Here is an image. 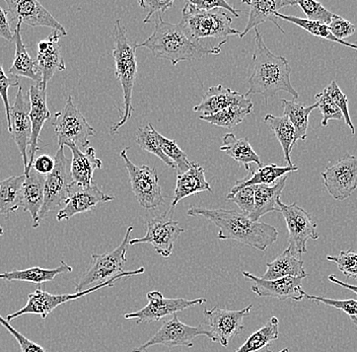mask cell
Returning <instances> with one entry per match:
<instances>
[{"instance_id": "obj_1", "label": "cell", "mask_w": 357, "mask_h": 352, "mask_svg": "<svg viewBox=\"0 0 357 352\" xmlns=\"http://www.w3.org/2000/svg\"><path fill=\"white\" fill-rule=\"evenodd\" d=\"M187 215L205 218L218 227V240H236L261 252L266 251L278 239L275 227L265 222H254L249 216L236 211L191 207Z\"/></svg>"}, {"instance_id": "obj_2", "label": "cell", "mask_w": 357, "mask_h": 352, "mask_svg": "<svg viewBox=\"0 0 357 352\" xmlns=\"http://www.w3.org/2000/svg\"><path fill=\"white\" fill-rule=\"evenodd\" d=\"M255 51L253 58V73L248 80L249 90L245 97L262 95L265 104L269 98L275 97L279 91H285L298 99L300 93L296 91L291 84V66H289L287 58L274 54L269 50L264 42L262 33L258 28L255 30Z\"/></svg>"}, {"instance_id": "obj_3", "label": "cell", "mask_w": 357, "mask_h": 352, "mask_svg": "<svg viewBox=\"0 0 357 352\" xmlns=\"http://www.w3.org/2000/svg\"><path fill=\"white\" fill-rule=\"evenodd\" d=\"M227 42H220L218 46L206 47L200 42L190 39L180 24L167 23L162 19V15H158L155 19L153 34L149 36L139 47L149 49L153 56L167 59L173 66L182 61L201 59L207 55H218L222 47Z\"/></svg>"}, {"instance_id": "obj_4", "label": "cell", "mask_w": 357, "mask_h": 352, "mask_svg": "<svg viewBox=\"0 0 357 352\" xmlns=\"http://www.w3.org/2000/svg\"><path fill=\"white\" fill-rule=\"evenodd\" d=\"M113 57L115 60L117 79L121 84L123 91V112L121 119L115 125L111 127L112 135L118 132L122 126L127 123L134 111L132 107V93L134 82L137 75V59L136 50L138 44L129 39L127 36L126 26L122 20H117L113 29Z\"/></svg>"}, {"instance_id": "obj_5", "label": "cell", "mask_w": 357, "mask_h": 352, "mask_svg": "<svg viewBox=\"0 0 357 352\" xmlns=\"http://www.w3.org/2000/svg\"><path fill=\"white\" fill-rule=\"evenodd\" d=\"M233 17L223 10H201L188 1L182 10L180 26L190 39L200 42L204 38H214L220 42H227L229 36L241 32L231 26Z\"/></svg>"}, {"instance_id": "obj_6", "label": "cell", "mask_w": 357, "mask_h": 352, "mask_svg": "<svg viewBox=\"0 0 357 352\" xmlns=\"http://www.w3.org/2000/svg\"><path fill=\"white\" fill-rule=\"evenodd\" d=\"M132 231L133 227H128L124 239L117 248L106 253L91 255V266L75 285V293H80L96 285L110 282L113 278L126 273L124 266Z\"/></svg>"}, {"instance_id": "obj_7", "label": "cell", "mask_w": 357, "mask_h": 352, "mask_svg": "<svg viewBox=\"0 0 357 352\" xmlns=\"http://www.w3.org/2000/svg\"><path fill=\"white\" fill-rule=\"evenodd\" d=\"M144 267H140V268L136 269L134 271H126V273L113 278L110 282L98 284L96 286L86 289V291L70 293V295H52V293H48V291H43V289H36L33 293L28 296V302H26V306L15 312V313L8 315L6 320L8 322H10V321L22 317L24 315H37L40 316L42 319H46L54 311L56 307L61 306V305L66 304V303L71 302V300H78V298H82V296L95 293V291L104 289V287H113L114 285L123 280V278L140 275V274H144Z\"/></svg>"}, {"instance_id": "obj_8", "label": "cell", "mask_w": 357, "mask_h": 352, "mask_svg": "<svg viewBox=\"0 0 357 352\" xmlns=\"http://www.w3.org/2000/svg\"><path fill=\"white\" fill-rule=\"evenodd\" d=\"M52 125L57 135L59 148L71 144L80 151L89 148V138L96 135L95 129L89 125L71 95L67 98L64 108L55 114Z\"/></svg>"}, {"instance_id": "obj_9", "label": "cell", "mask_w": 357, "mask_h": 352, "mask_svg": "<svg viewBox=\"0 0 357 352\" xmlns=\"http://www.w3.org/2000/svg\"><path fill=\"white\" fill-rule=\"evenodd\" d=\"M253 305H249L245 309L238 311L220 309L215 307L212 309L203 311V323L201 326L211 334L212 342L220 343L223 347L233 341L236 336L244 332V319L251 314Z\"/></svg>"}, {"instance_id": "obj_10", "label": "cell", "mask_w": 357, "mask_h": 352, "mask_svg": "<svg viewBox=\"0 0 357 352\" xmlns=\"http://www.w3.org/2000/svg\"><path fill=\"white\" fill-rule=\"evenodd\" d=\"M54 159V169L45 179L44 204L40 211L39 224L49 213L64 204L73 185L70 160L64 155V148L58 149Z\"/></svg>"}, {"instance_id": "obj_11", "label": "cell", "mask_w": 357, "mask_h": 352, "mask_svg": "<svg viewBox=\"0 0 357 352\" xmlns=\"http://www.w3.org/2000/svg\"><path fill=\"white\" fill-rule=\"evenodd\" d=\"M128 148H124L120 153V157L124 162L130 178L131 190L137 199L140 206L145 209H155L166 204L162 194L158 174L155 168L147 166L138 167L134 164L127 157Z\"/></svg>"}, {"instance_id": "obj_12", "label": "cell", "mask_w": 357, "mask_h": 352, "mask_svg": "<svg viewBox=\"0 0 357 352\" xmlns=\"http://www.w3.org/2000/svg\"><path fill=\"white\" fill-rule=\"evenodd\" d=\"M198 336H206L211 339V334L201 325L194 327L185 324L178 320L177 314H175L162 325L155 335L151 336L144 344L135 347L132 349V352H145L149 347L155 345H165L169 349H173V347L191 349L194 346L193 340Z\"/></svg>"}, {"instance_id": "obj_13", "label": "cell", "mask_w": 357, "mask_h": 352, "mask_svg": "<svg viewBox=\"0 0 357 352\" xmlns=\"http://www.w3.org/2000/svg\"><path fill=\"white\" fill-rule=\"evenodd\" d=\"M278 205L289 229V247L303 256L307 251V240H317L320 237L318 226L311 215L298 204L287 205L280 200Z\"/></svg>"}, {"instance_id": "obj_14", "label": "cell", "mask_w": 357, "mask_h": 352, "mask_svg": "<svg viewBox=\"0 0 357 352\" xmlns=\"http://www.w3.org/2000/svg\"><path fill=\"white\" fill-rule=\"evenodd\" d=\"M149 300L146 306L139 311L134 313L125 314L124 318L127 320L135 319L136 324H144V323L158 322L162 319L175 315L178 312L185 311L195 306L206 303L203 298L196 300H186V298H167L158 291H149L146 293Z\"/></svg>"}, {"instance_id": "obj_15", "label": "cell", "mask_w": 357, "mask_h": 352, "mask_svg": "<svg viewBox=\"0 0 357 352\" xmlns=\"http://www.w3.org/2000/svg\"><path fill=\"white\" fill-rule=\"evenodd\" d=\"M321 175L330 195L335 200L344 201L357 188V157L346 153Z\"/></svg>"}, {"instance_id": "obj_16", "label": "cell", "mask_w": 357, "mask_h": 352, "mask_svg": "<svg viewBox=\"0 0 357 352\" xmlns=\"http://www.w3.org/2000/svg\"><path fill=\"white\" fill-rule=\"evenodd\" d=\"M184 233V229L173 220V215L153 218L146 224V233L139 239H131L130 246L138 244H151L158 255L169 258L173 253L174 244Z\"/></svg>"}, {"instance_id": "obj_17", "label": "cell", "mask_w": 357, "mask_h": 352, "mask_svg": "<svg viewBox=\"0 0 357 352\" xmlns=\"http://www.w3.org/2000/svg\"><path fill=\"white\" fill-rule=\"evenodd\" d=\"M31 105L29 97L24 95L19 86L15 101L10 106V127L8 132L15 140L24 162V171L29 166L28 149L30 146L32 123L30 118Z\"/></svg>"}, {"instance_id": "obj_18", "label": "cell", "mask_w": 357, "mask_h": 352, "mask_svg": "<svg viewBox=\"0 0 357 352\" xmlns=\"http://www.w3.org/2000/svg\"><path fill=\"white\" fill-rule=\"evenodd\" d=\"M245 278L252 282V291L260 298H275L279 300H296L301 302L305 300V291H303V277H284L279 280H265L254 274L243 271Z\"/></svg>"}, {"instance_id": "obj_19", "label": "cell", "mask_w": 357, "mask_h": 352, "mask_svg": "<svg viewBox=\"0 0 357 352\" xmlns=\"http://www.w3.org/2000/svg\"><path fill=\"white\" fill-rule=\"evenodd\" d=\"M8 15L13 22L33 26H45L58 31L64 36L67 31L37 0H6Z\"/></svg>"}, {"instance_id": "obj_20", "label": "cell", "mask_w": 357, "mask_h": 352, "mask_svg": "<svg viewBox=\"0 0 357 352\" xmlns=\"http://www.w3.org/2000/svg\"><path fill=\"white\" fill-rule=\"evenodd\" d=\"M114 199V196L102 192L96 183L91 187H80L73 183L63 208L58 213L57 220H69L75 215L93 211L98 204H107Z\"/></svg>"}, {"instance_id": "obj_21", "label": "cell", "mask_w": 357, "mask_h": 352, "mask_svg": "<svg viewBox=\"0 0 357 352\" xmlns=\"http://www.w3.org/2000/svg\"><path fill=\"white\" fill-rule=\"evenodd\" d=\"M66 37L58 31H53L46 39L41 40L37 47L38 71L42 77L41 86L47 89L48 82L54 77L57 71L66 69V62L62 57L61 47L59 45L60 38Z\"/></svg>"}, {"instance_id": "obj_22", "label": "cell", "mask_w": 357, "mask_h": 352, "mask_svg": "<svg viewBox=\"0 0 357 352\" xmlns=\"http://www.w3.org/2000/svg\"><path fill=\"white\" fill-rule=\"evenodd\" d=\"M29 100H30L31 111L30 118L32 123V135H31L30 146H29V166L24 175L28 176L32 170L36 153L40 151V135L44 124L51 118V113L47 107V89L42 86L32 84L29 91Z\"/></svg>"}, {"instance_id": "obj_23", "label": "cell", "mask_w": 357, "mask_h": 352, "mask_svg": "<svg viewBox=\"0 0 357 352\" xmlns=\"http://www.w3.org/2000/svg\"><path fill=\"white\" fill-rule=\"evenodd\" d=\"M231 106H240L251 110L254 107L251 99L245 95L222 86H216L207 90L202 101L194 107L193 110L202 113V116H211Z\"/></svg>"}, {"instance_id": "obj_24", "label": "cell", "mask_w": 357, "mask_h": 352, "mask_svg": "<svg viewBox=\"0 0 357 352\" xmlns=\"http://www.w3.org/2000/svg\"><path fill=\"white\" fill-rule=\"evenodd\" d=\"M73 153L70 162V171L73 183L80 187H91L95 184L93 173L102 169V160L98 159L93 148H88L86 151H80L75 146H67Z\"/></svg>"}, {"instance_id": "obj_25", "label": "cell", "mask_w": 357, "mask_h": 352, "mask_svg": "<svg viewBox=\"0 0 357 352\" xmlns=\"http://www.w3.org/2000/svg\"><path fill=\"white\" fill-rule=\"evenodd\" d=\"M243 3L250 6L249 19L245 24L244 31L241 32L240 38L243 39L250 31L255 30L257 26L265 22H272L280 30L282 34H285L284 30L279 26L278 17L274 13L284 6H296L294 0H267V1H250L244 0Z\"/></svg>"}, {"instance_id": "obj_26", "label": "cell", "mask_w": 357, "mask_h": 352, "mask_svg": "<svg viewBox=\"0 0 357 352\" xmlns=\"http://www.w3.org/2000/svg\"><path fill=\"white\" fill-rule=\"evenodd\" d=\"M204 191L212 192L211 184L205 178V170L197 162H191L189 170L178 175L169 213L174 215V209L181 200Z\"/></svg>"}, {"instance_id": "obj_27", "label": "cell", "mask_w": 357, "mask_h": 352, "mask_svg": "<svg viewBox=\"0 0 357 352\" xmlns=\"http://www.w3.org/2000/svg\"><path fill=\"white\" fill-rule=\"evenodd\" d=\"M263 280H274L284 277H307L305 262L290 247H287L273 261L268 262Z\"/></svg>"}, {"instance_id": "obj_28", "label": "cell", "mask_w": 357, "mask_h": 352, "mask_svg": "<svg viewBox=\"0 0 357 352\" xmlns=\"http://www.w3.org/2000/svg\"><path fill=\"white\" fill-rule=\"evenodd\" d=\"M22 23H17L15 29V52L13 64L10 68V75L13 77H26L33 80L37 86H41L42 77L38 71L36 60L29 54L28 49L24 45L22 38Z\"/></svg>"}, {"instance_id": "obj_29", "label": "cell", "mask_w": 357, "mask_h": 352, "mask_svg": "<svg viewBox=\"0 0 357 352\" xmlns=\"http://www.w3.org/2000/svg\"><path fill=\"white\" fill-rule=\"evenodd\" d=\"M287 177L279 179L272 185H256L254 186V198L255 206L249 217L254 222H259L262 216L272 211L280 213L278 202L280 201L281 193L287 184Z\"/></svg>"}, {"instance_id": "obj_30", "label": "cell", "mask_w": 357, "mask_h": 352, "mask_svg": "<svg viewBox=\"0 0 357 352\" xmlns=\"http://www.w3.org/2000/svg\"><path fill=\"white\" fill-rule=\"evenodd\" d=\"M45 179V176L40 175L32 169L26 176L22 186V207L32 216L33 229H38L40 226L39 215L44 204Z\"/></svg>"}, {"instance_id": "obj_31", "label": "cell", "mask_w": 357, "mask_h": 352, "mask_svg": "<svg viewBox=\"0 0 357 352\" xmlns=\"http://www.w3.org/2000/svg\"><path fill=\"white\" fill-rule=\"evenodd\" d=\"M248 175L244 179L236 181V185L231 188V192L227 195H234V193L240 191L241 189L256 185H272L278 181L281 178L287 176V174L298 171V167H281L275 164H268L261 168H254L251 164L248 169Z\"/></svg>"}, {"instance_id": "obj_32", "label": "cell", "mask_w": 357, "mask_h": 352, "mask_svg": "<svg viewBox=\"0 0 357 352\" xmlns=\"http://www.w3.org/2000/svg\"><path fill=\"white\" fill-rule=\"evenodd\" d=\"M73 273V267L66 264L63 260L56 268H41V267H31L22 270L8 271L0 273V280L8 282H24L33 284H43L45 282H52L56 276L64 273Z\"/></svg>"}, {"instance_id": "obj_33", "label": "cell", "mask_w": 357, "mask_h": 352, "mask_svg": "<svg viewBox=\"0 0 357 352\" xmlns=\"http://www.w3.org/2000/svg\"><path fill=\"white\" fill-rule=\"evenodd\" d=\"M222 141L220 151L233 158L236 162L244 164L245 170H248L251 164H257L258 168L262 167L260 158L252 148L248 138H236L234 133H227L223 137Z\"/></svg>"}, {"instance_id": "obj_34", "label": "cell", "mask_w": 357, "mask_h": 352, "mask_svg": "<svg viewBox=\"0 0 357 352\" xmlns=\"http://www.w3.org/2000/svg\"><path fill=\"white\" fill-rule=\"evenodd\" d=\"M264 122L271 128L278 138L283 153H284V160L289 167H294L292 164L291 155L292 148L296 144V130L294 127L290 123L289 118L285 116H274L272 114H267L264 118Z\"/></svg>"}, {"instance_id": "obj_35", "label": "cell", "mask_w": 357, "mask_h": 352, "mask_svg": "<svg viewBox=\"0 0 357 352\" xmlns=\"http://www.w3.org/2000/svg\"><path fill=\"white\" fill-rule=\"evenodd\" d=\"M26 175L11 176L0 181V215H8L22 207Z\"/></svg>"}, {"instance_id": "obj_36", "label": "cell", "mask_w": 357, "mask_h": 352, "mask_svg": "<svg viewBox=\"0 0 357 352\" xmlns=\"http://www.w3.org/2000/svg\"><path fill=\"white\" fill-rule=\"evenodd\" d=\"M281 102L283 105V116L289 118L290 123L296 130V142L298 140L307 139L310 115L314 109L318 108V104L316 102L311 106H305L301 102L287 101L284 99L281 100Z\"/></svg>"}, {"instance_id": "obj_37", "label": "cell", "mask_w": 357, "mask_h": 352, "mask_svg": "<svg viewBox=\"0 0 357 352\" xmlns=\"http://www.w3.org/2000/svg\"><path fill=\"white\" fill-rule=\"evenodd\" d=\"M279 336V320L276 317L269 320L260 329L252 333L242 346L234 352H256L269 346L270 343L278 340Z\"/></svg>"}, {"instance_id": "obj_38", "label": "cell", "mask_w": 357, "mask_h": 352, "mask_svg": "<svg viewBox=\"0 0 357 352\" xmlns=\"http://www.w3.org/2000/svg\"><path fill=\"white\" fill-rule=\"evenodd\" d=\"M278 19L283 20V21L289 22V23L296 24L300 26L303 30L307 31L310 34L314 36V37L321 38V39L327 40V41L334 42V43L341 44V45L348 47V48L354 49L357 52V44L348 43L346 41H341V40L335 38L330 31L329 26L327 24L318 23V22L309 21L307 19H301V17H294V15H283V13H274Z\"/></svg>"}, {"instance_id": "obj_39", "label": "cell", "mask_w": 357, "mask_h": 352, "mask_svg": "<svg viewBox=\"0 0 357 352\" xmlns=\"http://www.w3.org/2000/svg\"><path fill=\"white\" fill-rule=\"evenodd\" d=\"M251 109L243 108L240 106H231L223 109L220 112L211 116H200V120L211 123L212 125L231 129L244 122L245 118L251 114Z\"/></svg>"}, {"instance_id": "obj_40", "label": "cell", "mask_w": 357, "mask_h": 352, "mask_svg": "<svg viewBox=\"0 0 357 352\" xmlns=\"http://www.w3.org/2000/svg\"><path fill=\"white\" fill-rule=\"evenodd\" d=\"M136 144L139 148L147 151V153H153L155 157L160 158L169 168L176 169L174 162L167 159L162 148H160V141L158 138V131L153 128V124L149 123V125L142 127L138 129L136 132Z\"/></svg>"}, {"instance_id": "obj_41", "label": "cell", "mask_w": 357, "mask_h": 352, "mask_svg": "<svg viewBox=\"0 0 357 352\" xmlns=\"http://www.w3.org/2000/svg\"><path fill=\"white\" fill-rule=\"evenodd\" d=\"M158 138L165 155L175 164L176 169L178 170V175L188 171L191 166V162H189L186 153L178 148L176 140L169 139L158 132Z\"/></svg>"}, {"instance_id": "obj_42", "label": "cell", "mask_w": 357, "mask_h": 352, "mask_svg": "<svg viewBox=\"0 0 357 352\" xmlns=\"http://www.w3.org/2000/svg\"><path fill=\"white\" fill-rule=\"evenodd\" d=\"M326 258L328 261L334 262L345 277L357 280V251L341 250L338 255H328Z\"/></svg>"}, {"instance_id": "obj_43", "label": "cell", "mask_w": 357, "mask_h": 352, "mask_svg": "<svg viewBox=\"0 0 357 352\" xmlns=\"http://www.w3.org/2000/svg\"><path fill=\"white\" fill-rule=\"evenodd\" d=\"M296 6H300L301 10L305 13L307 20L312 22L328 24L334 15L322 6V3L312 0H298L296 1Z\"/></svg>"}, {"instance_id": "obj_44", "label": "cell", "mask_w": 357, "mask_h": 352, "mask_svg": "<svg viewBox=\"0 0 357 352\" xmlns=\"http://www.w3.org/2000/svg\"><path fill=\"white\" fill-rule=\"evenodd\" d=\"M314 98H316L318 108L320 109L321 113L323 115L321 125L327 126L330 120H338V121H340V120L343 119V115L341 113L340 109L334 104L333 100L331 99L326 89H324L321 93H317Z\"/></svg>"}, {"instance_id": "obj_45", "label": "cell", "mask_w": 357, "mask_h": 352, "mask_svg": "<svg viewBox=\"0 0 357 352\" xmlns=\"http://www.w3.org/2000/svg\"><path fill=\"white\" fill-rule=\"evenodd\" d=\"M326 91L329 93L331 99L333 100L334 104L340 109L341 113H342L343 118L346 125L349 127L351 135H356V127L352 123L351 118H350L349 110H348V98L347 95H344L341 89L339 88L338 84L335 80H332L327 86H326Z\"/></svg>"}, {"instance_id": "obj_46", "label": "cell", "mask_w": 357, "mask_h": 352, "mask_svg": "<svg viewBox=\"0 0 357 352\" xmlns=\"http://www.w3.org/2000/svg\"><path fill=\"white\" fill-rule=\"evenodd\" d=\"M305 298L344 312L349 317H354V316L357 317V300H332L324 296H310L307 293H305Z\"/></svg>"}, {"instance_id": "obj_47", "label": "cell", "mask_w": 357, "mask_h": 352, "mask_svg": "<svg viewBox=\"0 0 357 352\" xmlns=\"http://www.w3.org/2000/svg\"><path fill=\"white\" fill-rule=\"evenodd\" d=\"M227 200H231L238 205V208L242 211V213L249 216L253 211L255 206V198H254V186L245 187L241 189L240 191L234 194V195H227Z\"/></svg>"}, {"instance_id": "obj_48", "label": "cell", "mask_w": 357, "mask_h": 352, "mask_svg": "<svg viewBox=\"0 0 357 352\" xmlns=\"http://www.w3.org/2000/svg\"><path fill=\"white\" fill-rule=\"evenodd\" d=\"M11 86H20L19 77H10L6 75V71L0 64V98L3 102L4 109H6V120H8V128L10 127V98H8V90Z\"/></svg>"}, {"instance_id": "obj_49", "label": "cell", "mask_w": 357, "mask_h": 352, "mask_svg": "<svg viewBox=\"0 0 357 352\" xmlns=\"http://www.w3.org/2000/svg\"><path fill=\"white\" fill-rule=\"evenodd\" d=\"M0 325L8 330V333L11 334L15 337V339L17 341L20 347H21L22 352H48L41 345L37 344L33 341L29 339L26 336L20 333L17 330L13 328L10 322H8L6 318L2 317L1 315H0Z\"/></svg>"}, {"instance_id": "obj_50", "label": "cell", "mask_w": 357, "mask_h": 352, "mask_svg": "<svg viewBox=\"0 0 357 352\" xmlns=\"http://www.w3.org/2000/svg\"><path fill=\"white\" fill-rule=\"evenodd\" d=\"M335 38L341 41H344L346 38L354 35L356 28L354 24L347 20L343 19L340 15H333L331 21L327 24Z\"/></svg>"}, {"instance_id": "obj_51", "label": "cell", "mask_w": 357, "mask_h": 352, "mask_svg": "<svg viewBox=\"0 0 357 352\" xmlns=\"http://www.w3.org/2000/svg\"><path fill=\"white\" fill-rule=\"evenodd\" d=\"M138 4L144 10H147V15L144 21V24H147L151 22L153 15H162L167 10H171L174 6V0H139Z\"/></svg>"}, {"instance_id": "obj_52", "label": "cell", "mask_w": 357, "mask_h": 352, "mask_svg": "<svg viewBox=\"0 0 357 352\" xmlns=\"http://www.w3.org/2000/svg\"><path fill=\"white\" fill-rule=\"evenodd\" d=\"M189 3L201 10H227L234 17H240V13L229 6L225 0H189Z\"/></svg>"}, {"instance_id": "obj_53", "label": "cell", "mask_w": 357, "mask_h": 352, "mask_svg": "<svg viewBox=\"0 0 357 352\" xmlns=\"http://www.w3.org/2000/svg\"><path fill=\"white\" fill-rule=\"evenodd\" d=\"M55 167V159L49 155H40L33 160L32 169L42 176H48Z\"/></svg>"}, {"instance_id": "obj_54", "label": "cell", "mask_w": 357, "mask_h": 352, "mask_svg": "<svg viewBox=\"0 0 357 352\" xmlns=\"http://www.w3.org/2000/svg\"><path fill=\"white\" fill-rule=\"evenodd\" d=\"M0 37L8 42H13L15 37V31L11 30L8 13L4 12L1 6H0Z\"/></svg>"}, {"instance_id": "obj_55", "label": "cell", "mask_w": 357, "mask_h": 352, "mask_svg": "<svg viewBox=\"0 0 357 352\" xmlns=\"http://www.w3.org/2000/svg\"><path fill=\"white\" fill-rule=\"evenodd\" d=\"M328 280L330 282H333V284L339 285V286L343 287V289H348V291H351L352 293H356L357 296V286L356 285L346 284V282H341L339 280L334 274H331V275L328 276Z\"/></svg>"}, {"instance_id": "obj_56", "label": "cell", "mask_w": 357, "mask_h": 352, "mask_svg": "<svg viewBox=\"0 0 357 352\" xmlns=\"http://www.w3.org/2000/svg\"><path fill=\"white\" fill-rule=\"evenodd\" d=\"M289 347H287V349H281V351H278V352H289ZM256 352H273V351H272L271 349H270L269 346H267V347H265V349H261V351H256Z\"/></svg>"}, {"instance_id": "obj_57", "label": "cell", "mask_w": 357, "mask_h": 352, "mask_svg": "<svg viewBox=\"0 0 357 352\" xmlns=\"http://www.w3.org/2000/svg\"><path fill=\"white\" fill-rule=\"evenodd\" d=\"M350 320H351V322L354 323V325H356V327L357 328V317H350Z\"/></svg>"}, {"instance_id": "obj_58", "label": "cell", "mask_w": 357, "mask_h": 352, "mask_svg": "<svg viewBox=\"0 0 357 352\" xmlns=\"http://www.w3.org/2000/svg\"><path fill=\"white\" fill-rule=\"evenodd\" d=\"M3 234H4L3 227H2L1 224H0V236L3 235Z\"/></svg>"}]
</instances>
